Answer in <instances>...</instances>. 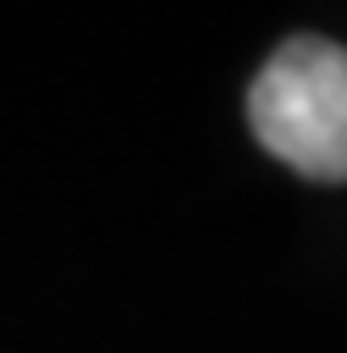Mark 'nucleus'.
<instances>
[{
    "label": "nucleus",
    "mask_w": 347,
    "mask_h": 353,
    "mask_svg": "<svg viewBox=\"0 0 347 353\" xmlns=\"http://www.w3.org/2000/svg\"><path fill=\"white\" fill-rule=\"evenodd\" d=\"M248 127L297 176L347 182V50L319 33L286 39L248 83Z\"/></svg>",
    "instance_id": "1"
}]
</instances>
